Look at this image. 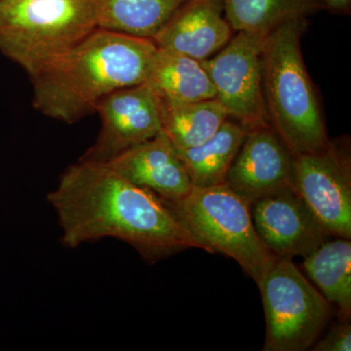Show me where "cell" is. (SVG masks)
Here are the masks:
<instances>
[{"mask_svg":"<svg viewBox=\"0 0 351 351\" xmlns=\"http://www.w3.org/2000/svg\"><path fill=\"white\" fill-rule=\"evenodd\" d=\"M62 242L76 248L101 239H117L149 260L202 246L158 196L132 184L105 162L78 160L48 193Z\"/></svg>","mask_w":351,"mask_h":351,"instance_id":"6da1fadb","label":"cell"},{"mask_svg":"<svg viewBox=\"0 0 351 351\" xmlns=\"http://www.w3.org/2000/svg\"><path fill=\"white\" fill-rule=\"evenodd\" d=\"M156 50L152 39L99 27L31 76L32 105L50 119L75 123L115 90L147 82Z\"/></svg>","mask_w":351,"mask_h":351,"instance_id":"7a4b0ae2","label":"cell"},{"mask_svg":"<svg viewBox=\"0 0 351 351\" xmlns=\"http://www.w3.org/2000/svg\"><path fill=\"white\" fill-rule=\"evenodd\" d=\"M304 19L289 20L265 36L263 91L269 124L286 147L293 154H316L331 142L302 59Z\"/></svg>","mask_w":351,"mask_h":351,"instance_id":"3957f363","label":"cell"},{"mask_svg":"<svg viewBox=\"0 0 351 351\" xmlns=\"http://www.w3.org/2000/svg\"><path fill=\"white\" fill-rule=\"evenodd\" d=\"M97 29L98 0H0V53L29 77Z\"/></svg>","mask_w":351,"mask_h":351,"instance_id":"277c9868","label":"cell"},{"mask_svg":"<svg viewBox=\"0 0 351 351\" xmlns=\"http://www.w3.org/2000/svg\"><path fill=\"white\" fill-rule=\"evenodd\" d=\"M164 202L203 250L232 258L260 285L277 258L256 232L248 201L221 184Z\"/></svg>","mask_w":351,"mask_h":351,"instance_id":"5b68a950","label":"cell"},{"mask_svg":"<svg viewBox=\"0 0 351 351\" xmlns=\"http://www.w3.org/2000/svg\"><path fill=\"white\" fill-rule=\"evenodd\" d=\"M258 288L267 320L263 350L302 351L313 345L331 307L292 260L277 258Z\"/></svg>","mask_w":351,"mask_h":351,"instance_id":"8992f818","label":"cell"},{"mask_svg":"<svg viewBox=\"0 0 351 351\" xmlns=\"http://www.w3.org/2000/svg\"><path fill=\"white\" fill-rule=\"evenodd\" d=\"M265 36L237 32L214 56L201 61L228 117L248 128L269 123L261 68Z\"/></svg>","mask_w":351,"mask_h":351,"instance_id":"52a82bcc","label":"cell"},{"mask_svg":"<svg viewBox=\"0 0 351 351\" xmlns=\"http://www.w3.org/2000/svg\"><path fill=\"white\" fill-rule=\"evenodd\" d=\"M293 186L328 235L351 237L350 157L330 145L316 154H294Z\"/></svg>","mask_w":351,"mask_h":351,"instance_id":"ba28073f","label":"cell"},{"mask_svg":"<svg viewBox=\"0 0 351 351\" xmlns=\"http://www.w3.org/2000/svg\"><path fill=\"white\" fill-rule=\"evenodd\" d=\"M101 130L80 160L108 162L162 131L161 101L147 83L120 88L101 99Z\"/></svg>","mask_w":351,"mask_h":351,"instance_id":"9c48e42d","label":"cell"},{"mask_svg":"<svg viewBox=\"0 0 351 351\" xmlns=\"http://www.w3.org/2000/svg\"><path fill=\"white\" fill-rule=\"evenodd\" d=\"M250 211L256 232L276 258H304L326 241V232L294 186L254 201Z\"/></svg>","mask_w":351,"mask_h":351,"instance_id":"30bf717a","label":"cell"},{"mask_svg":"<svg viewBox=\"0 0 351 351\" xmlns=\"http://www.w3.org/2000/svg\"><path fill=\"white\" fill-rule=\"evenodd\" d=\"M294 154L269 123L249 128L225 184L249 204L293 186Z\"/></svg>","mask_w":351,"mask_h":351,"instance_id":"8fae6325","label":"cell"},{"mask_svg":"<svg viewBox=\"0 0 351 351\" xmlns=\"http://www.w3.org/2000/svg\"><path fill=\"white\" fill-rule=\"evenodd\" d=\"M105 163L166 202L182 199L193 189L179 152L163 131Z\"/></svg>","mask_w":351,"mask_h":351,"instance_id":"7c38bea8","label":"cell"},{"mask_svg":"<svg viewBox=\"0 0 351 351\" xmlns=\"http://www.w3.org/2000/svg\"><path fill=\"white\" fill-rule=\"evenodd\" d=\"M221 0H186L157 32L158 47L204 61L232 38Z\"/></svg>","mask_w":351,"mask_h":351,"instance_id":"4fadbf2b","label":"cell"},{"mask_svg":"<svg viewBox=\"0 0 351 351\" xmlns=\"http://www.w3.org/2000/svg\"><path fill=\"white\" fill-rule=\"evenodd\" d=\"M161 101L191 103L216 98L202 62L157 46L147 82Z\"/></svg>","mask_w":351,"mask_h":351,"instance_id":"5bb4252c","label":"cell"},{"mask_svg":"<svg viewBox=\"0 0 351 351\" xmlns=\"http://www.w3.org/2000/svg\"><path fill=\"white\" fill-rule=\"evenodd\" d=\"M248 130L237 120L228 119L206 142L191 149H177L193 186L210 188L225 184Z\"/></svg>","mask_w":351,"mask_h":351,"instance_id":"9a60e30c","label":"cell"},{"mask_svg":"<svg viewBox=\"0 0 351 351\" xmlns=\"http://www.w3.org/2000/svg\"><path fill=\"white\" fill-rule=\"evenodd\" d=\"M161 117L163 133L178 151L206 142L230 119L216 98L191 103L161 101Z\"/></svg>","mask_w":351,"mask_h":351,"instance_id":"2e32d148","label":"cell"},{"mask_svg":"<svg viewBox=\"0 0 351 351\" xmlns=\"http://www.w3.org/2000/svg\"><path fill=\"white\" fill-rule=\"evenodd\" d=\"M304 267L322 295L339 307L345 320L351 314V243L348 239L325 241L304 257Z\"/></svg>","mask_w":351,"mask_h":351,"instance_id":"e0dca14e","label":"cell"},{"mask_svg":"<svg viewBox=\"0 0 351 351\" xmlns=\"http://www.w3.org/2000/svg\"><path fill=\"white\" fill-rule=\"evenodd\" d=\"M186 0H98L99 27L152 39Z\"/></svg>","mask_w":351,"mask_h":351,"instance_id":"ac0fdd59","label":"cell"},{"mask_svg":"<svg viewBox=\"0 0 351 351\" xmlns=\"http://www.w3.org/2000/svg\"><path fill=\"white\" fill-rule=\"evenodd\" d=\"M233 32L267 36L289 20L325 7L323 0H221Z\"/></svg>","mask_w":351,"mask_h":351,"instance_id":"d6986e66","label":"cell"},{"mask_svg":"<svg viewBox=\"0 0 351 351\" xmlns=\"http://www.w3.org/2000/svg\"><path fill=\"white\" fill-rule=\"evenodd\" d=\"M313 350L316 351H350L351 326L345 322L336 325L328 332L322 341L316 345Z\"/></svg>","mask_w":351,"mask_h":351,"instance_id":"ffe728a7","label":"cell"},{"mask_svg":"<svg viewBox=\"0 0 351 351\" xmlns=\"http://www.w3.org/2000/svg\"><path fill=\"white\" fill-rule=\"evenodd\" d=\"M326 8L335 12H348L350 9L351 0H323Z\"/></svg>","mask_w":351,"mask_h":351,"instance_id":"44dd1931","label":"cell"}]
</instances>
